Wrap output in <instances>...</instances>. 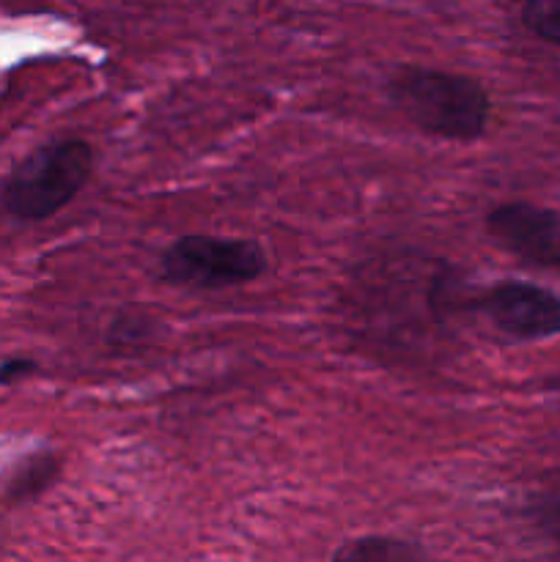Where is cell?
I'll list each match as a JSON object with an SVG mask.
<instances>
[{"label":"cell","instance_id":"1","mask_svg":"<svg viewBox=\"0 0 560 562\" xmlns=\"http://www.w3.org/2000/svg\"><path fill=\"white\" fill-rule=\"evenodd\" d=\"M390 99L417 130L448 140L481 137L492 113L481 82L423 66L395 71L390 80Z\"/></svg>","mask_w":560,"mask_h":562},{"label":"cell","instance_id":"2","mask_svg":"<svg viewBox=\"0 0 560 562\" xmlns=\"http://www.w3.org/2000/svg\"><path fill=\"white\" fill-rule=\"evenodd\" d=\"M93 170L86 140H55L27 154L3 187V206L16 220H47L75 201Z\"/></svg>","mask_w":560,"mask_h":562},{"label":"cell","instance_id":"3","mask_svg":"<svg viewBox=\"0 0 560 562\" xmlns=\"http://www.w3.org/2000/svg\"><path fill=\"white\" fill-rule=\"evenodd\" d=\"M267 256L261 245L223 236H181L163 252L159 272L187 289H228L261 278Z\"/></svg>","mask_w":560,"mask_h":562},{"label":"cell","instance_id":"4","mask_svg":"<svg viewBox=\"0 0 560 562\" xmlns=\"http://www.w3.org/2000/svg\"><path fill=\"white\" fill-rule=\"evenodd\" d=\"M489 322L519 340L560 335V296L530 283H500L478 302Z\"/></svg>","mask_w":560,"mask_h":562},{"label":"cell","instance_id":"5","mask_svg":"<svg viewBox=\"0 0 560 562\" xmlns=\"http://www.w3.org/2000/svg\"><path fill=\"white\" fill-rule=\"evenodd\" d=\"M486 228L505 250L560 269V217L530 203H505L489 212Z\"/></svg>","mask_w":560,"mask_h":562},{"label":"cell","instance_id":"6","mask_svg":"<svg viewBox=\"0 0 560 562\" xmlns=\"http://www.w3.org/2000/svg\"><path fill=\"white\" fill-rule=\"evenodd\" d=\"M329 562H437L417 543L393 536H362L346 541Z\"/></svg>","mask_w":560,"mask_h":562},{"label":"cell","instance_id":"7","mask_svg":"<svg viewBox=\"0 0 560 562\" xmlns=\"http://www.w3.org/2000/svg\"><path fill=\"white\" fill-rule=\"evenodd\" d=\"M58 470L60 464L53 453L25 456V459L5 475L3 497L11 499V503L38 497L44 488L53 486V481L58 477Z\"/></svg>","mask_w":560,"mask_h":562},{"label":"cell","instance_id":"8","mask_svg":"<svg viewBox=\"0 0 560 562\" xmlns=\"http://www.w3.org/2000/svg\"><path fill=\"white\" fill-rule=\"evenodd\" d=\"M525 25L544 42L560 44V0H525Z\"/></svg>","mask_w":560,"mask_h":562},{"label":"cell","instance_id":"9","mask_svg":"<svg viewBox=\"0 0 560 562\" xmlns=\"http://www.w3.org/2000/svg\"><path fill=\"white\" fill-rule=\"evenodd\" d=\"M538 525L544 527V532H547V536L552 538L560 549V497L547 499V503L538 508Z\"/></svg>","mask_w":560,"mask_h":562},{"label":"cell","instance_id":"10","mask_svg":"<svg viewBox=\"0 0 560 562\" xmlns=\"http://www.w3.org/2000/svg\"><path fill=\"white\" fill-rule=\"evenodd\" d=\"M33 371H36V366L31 360H9L0 366V384H14L20 379L31 376Z\"/></svg>","mask_w":560,"mask_h":562},{"label":"cell","instance_id":"11","mask_svg":"<svg viewBox=\"0 0 560 562\" xmlns=\"http://www.w3.org/2000/svg\"><path fill=\"white\" fill-rule=\"evenodd\" d=\"M552 393H555V395H558V398H560V376H558V379H555V382H552Z\"/></svg>","mask_w":560,"mask_h":562}]
</instances>
